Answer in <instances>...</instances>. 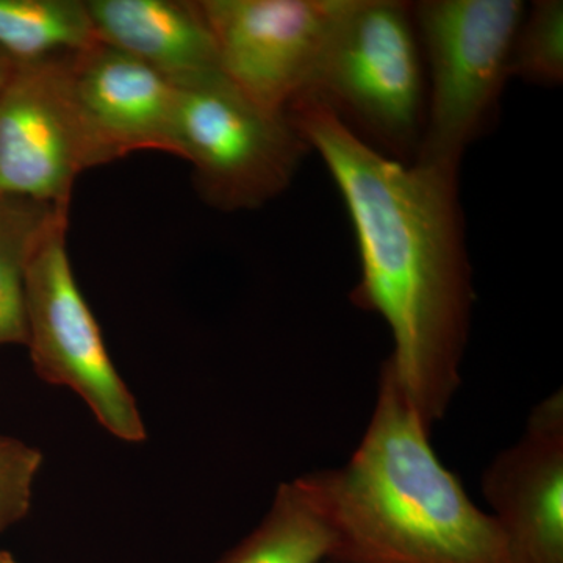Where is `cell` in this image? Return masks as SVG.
Instances as JSON below:
<instances>
[{
    "instance_id": "cell-17",
    "label": "cell",
    "mask_w": 563,
    "mask_h": 563,
    "mask_svg": "<svg viewBox=\"0 0 563 563\" xmlns=\"http://www.w3.org/2000/svg\"><path fill=\"white\" fill-rule=\"evenodd\" d=\"M14 68V63L10 60L9 57L0 52V90H2L3 85L9 80L11 70Z\"/></svg>"
},
{
    "instance_id": "cell-14",
    "label": "cell",
    "mask_w": 563,
    "mask_h": 563,
    "mask_svg": "<svg viewBox=\"0 0 563 563\" xmlns=\"http://www.w3.org/2000/svg\"><path fill=\"white\" fill-rule=\"evenodd\" d=\"M65 207L0 196V346L27 343L25 277L33 252Z\"/></svg>"
},
{
    "instance_id": "cell-18",
    "label": "cell",
    "mask_w": 563,
    "mask_h": 563,
    "mask_svg": "<svg viewBox=\"0 0 563 563\" xmlns=\"http://www.w3.org/2000/svg\"><path fill=\"white\" fill-rule=\"evenodd\" d=\"M0 563H18L9 553H3L0 551Z\"/></svg>"
},
{
    "instance_id": "cell-13",
    "label": "cell",
    "mask_w": 563,
    "mask_h": 563,
    "mask_svg": "<svg viewBox=\"0 0 563 563\" xmlns=\"http://www.w3.org/2000/svg\"><path fill=\"white\" fill-rule=\"evenodd\" d=\"M96 40L87 2L0 0V52L13 63L77 54Z\"/></svg>"
},
{
    "instance_id": "cell-1",
    "label": "cell",
    "mask_w": 563,
    "mask_h": 563,
    "mask_svg": "<svg viewBox=\"0 0 563 563\" xmlns=\"http://www.w3.org/2000/svg\"><path fill=\"white\" fill-rule=\"evenodd\" d=\"M285 114L342 192L361 258L351 301L387 322L383 365L432 432L461 387L472 325L459 169L395 161L312 96Z\"/></svg>"
},
{
    "instance_id": "cell-5",
    "label": "cell",
    "mask_w": 563,
    "mask_h": 563,
    "mask_svg": "<svg viewBox=\"0 0 563 563\" xmlns=\"http://www.w3.org/2000/svg\"><path fill=\"white\" fill-rule=\"evenodd\" d=\"M177 147L203 201L254 210L282 195L310 147L287 114L255 102L221 70L177 85Z\"/></svg>"
},
{
    "instance_id": "cell-7",
    "label": "cell",
    "mask_w": 563,
    "mask_h": 563,
    "mask_svg": "<svg viewBox=\"0 0 563 563\" xmlns=\"http://www.w3.org/2000/svg\"><path fill=\"white\" fill-rule=\"evenodd\" d=\"M73 55L14 63L0 90V196L69 209L77 177L95 168L74 98Z\"/></svg>"
},
{
    "instance_id": "cell-3",
    "label": "cell",
    "mask_w": 563,
    "mask_h": 563,
    "mask_svg": "<svg viewBox=\"0 0 563 563\" xmlns=\"http://www.w3.org/2000/svg\"><path fill=\"white\" fill-rule=\"evenodd\" d=\"M415 32L409 3L347 0L303 92L399 162L417 154L424 125V80Z\"/></svg>"
},
{
    "instance_id": "cell-16",
    "label": "cell",
    "mask_w": 563,
    "mask_h": 563,
    "mask_svg": "<svg viewBox=\"0 0 563 563\" xmlns=\"http://www.w3.org/2000/svg\"><path fill=\"white\" fill-rule=\"evenodd\" d=\"M43 454L21 440L0 435V532L31 510L32 488Z\"/></svg>"
},
{
    "instance_id": "cell-9",
    "label": "cell",
    "mask_w": 563,
    "mask_h": 563,
    "mask_svg": "<svg viewBox=\"0 0 563 563\" xmlns=\"http://www.w3.org/2000/svg\"><path fill=\"white\" fill-rule=\"evenodd\" d=\"M483 492L512 563H563V395L533 407L523 435L493 459Z\"/></svg>"
},
{
    "instance_id": "cell-4",
    "label": "cell",
    "mask_w": 563,
    "mask_h": 563,
    "mask_svg": "<svg viewBox=\"0 0 563 563\" xmlns=\"http://www.w3.org/2000/svg\"><path fill=\"white\" fill-rule=\"evenodd\" d=\"M525 11L518 0L413 3L415 31L431 77L415 163L459 169L463 152L495 117Z\"/></svg>"
},
{
    "instance_id": "cell-10",
    "label": "cell",
    "mask_w": 563,
    "mask_h": 563,
    "mask_svg": "<svg viewBox=\"0 0 563 563\" xmlns=\"http://www.w3.org/2000/svg\"><path fill=\"white\" fill-rule=\"evenodd\" d=\"M70 79L95 168L139 151L179 155V92L161 73L96 40L73 55Z\"/></svg>"
},
{
    "instance_id": "cell-11",
    "label": "cell",
    "mask_w": 563,
    "mask_h": 563,
    "mask_svg": "<svg viewBox=\"0 0 563 563\" xmlns=\"http://www.w3.org/2000/svg\"><path fill=\"white\" fill-rule=\"evenodd\" d=\"M96 38L173 84L221 70L201 0H88Z\"/></svg>"
},
{
    "instance_id": "cell-12",
    "label": "cell",
    "mask_w": 563,
    "mask_h": 563,
    "mask_svg": "<svg viewBox=\"0 0 563 563\" xmlns=\"http://www.w3.org/2000/svg\"><path fill=\"white\" fill-rule=\"evenodd\" d=\"M332 533L302 477L277 488L268 512L218 563H324Z\"/></svg>"
},
{
    "instance_id": "cell-8",
    "label": "cell",
    "mask_w": 563,
    "mask_h": 563,
    "mask_svg": "<svg viewBox=\"0 0 563 563\" xmlns=\"http://www.w3.org/2000/svg\"><path fill=\"white\" fill-rule=\"evenodd\" d=\"M221 73L284 113L306 92L347 0H201Z\"/></svg>"
},
{
    "instance_id": "cell-19",
    "label": "cell",
    "mask_w": 563,
    "mask_h": 563,
    "mask_svg": "<svg viewBox=\"0 0 563 563\" xmlns=\"http://www.w3.org/2000/svg\"><path fill=\"white\" fill-rule=\"evenodd\" d=\"M324 563H336V562L328 561V562H324Z\"/></svg>"
},
{
    "instance_id": "cell-6",
    "label": "cell",
    "mask_w": 563,
    "mask_h": 563,
    "mask_svg": "<svg viewBox=\"0 0 563 563\" xmlns=\"http://www.w3.org/2000/svg\"><path fill=\"white\" fill-rule=\"evenodd\" d=\"M68 211L55 213L29 263L25 344L41 379L77 393L111 435L140 443L146 439V428L139 404L111 362L98 321L74 277Z\"/></svg>"
},
{
    "instance_id": "cell-15",
    "label": "cell",
    "mask_w": 563,
    "mask_h": 563,
    "mask_svg": "<svg viewBox=\"0 0 563 563\" xmlns=\"http://www.w3.org/2000/svg\"><path fill=\"white\" fill-rule=\"evenodd\" d=\"M509 76L540 87H558L563 80V3L537 0L515 33Z\"/></svg>"
},
{
    "instance_id": "cell-2",
    "label": "cell",
    "mask_w": 563,
    "mask_h": 563,
    "mask_svg": "<svg viewBox=\"0 0 563 563\" xmlns=\"http://www.w3.org/2000/svg\"><path fill=\"white\" fill-rule=\"evenodd\" d=\"M383 365L372 418L350 461L302 474L336 563H512L490 512L466 495Z\"/></svg>"
}]
</instances>
